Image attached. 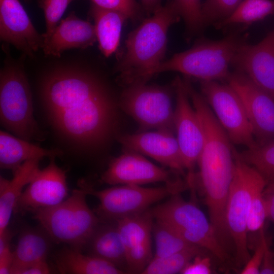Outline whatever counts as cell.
<instances>
[{"label": "cell", "mask_w": 274, "mask_h": 274, "mask_svg": "<svg viewBox=\"0 0 274 274\" xmlns=\"http://www.w3.org/2000/svg\"><path fill=\"white\" fill-rule=\"evenodd\" d=\"M187 90L204 134L203 146L197 161L200 183L210 221L219 243L226 246L230 241L225 211L234 173V147L203 96L190 84Z\"/></svg>", "instance_id": "cell-2"}, {"label": "cell", "mask_w": 274, "mask_h": 274, "mask_svg": "<svg viewBox=\"0 0 274 274\" xmlns=\"http://www.w3.org/2000/svg\"><path fill=\"white\" fill-rule=\"evenodd\" d=\"M244 43L237 34L217 41L199 42L190 49L162 61L154 71L157 73L175 71L200 81L227 80L229 66Z\"/></svg>", "instance_id": "cell-6"}, {"label": "cell", "mask_w": 274, "mask_h": 274, "mask_svg": "<svg viewBox=\"0 0 274 274\" xmlns=\"http://www.w3.org/2000/svg\"><path fill=\"white\" fill-rule=\"evenodd\" d=\"M274 192V182L268 184L265 187L263 193L264 194L270 193Z\"/></svg>", "instance_id": "cell-45"}, {"label": "cell", "mask_w": 274, "mask_h": 274, "mask_svg": "<svg viewBox=\"0 0 274 274\" xmlns=\"http://www.w3.org/2000/svg\"><path fill=\"white\" fill-rule=\"evenodd\" d=\"M41 94L52 126L75 145L98 148L114 134L116 104L105 84L90 72L71 67L55 68L44 78Z\"/></svg>", "instance_id": "cell-1"}, {"label": "cell", "mask_w": 274, "mask_h": 274, "mask_svg": "<svg viewBox=\"0 0 274 274\" xmlns=\"http://www.w3.org/2000/svg\"><path fill=\"white\" fill-rule=\"evenodd\" d=\"M90 1L99 7L120 12L133 21L140 20L143 16V9L135 0Z\"/></svg>", "instance_id": "cell-36"}, {"label": "cell", "mask_w": 274, "mask_h": 274, "mask_svg": "<svg viewBox=\"0 0 274 274\" xmlns=\"http://www.w3.org/2000/svg\"><path fill=\"white\" fill-rule=\"evenodd\" d=\"M88 195L99 202L95 212L100 220L115 221L143 212L153 203L168 195L179 193L177 189L164 187L146 188L136 185L115 186L100 190L93 189L84 182Z\"/></svg>", "instance_id": "cell-10"}, {"label": "cell", "mask_w": 274, "mask_h": 274, "mask_svg": "<svg viewBox=\"0 0 274 274\" xmlns=\"http://www.w3.org/2000/svg\"><path fill=\"white\" fill-rule=\"evenodd\" d=\"M232 63L274 98V30L256 45L242 44Z\"/></svg>", "instance_id": "cell-18"}, {"label": "cell", "mask_w": 274, "mask_h": 274, "mask_svg": "<svg viewBox=\"0 0 274 274\" xmlns=\"http://www.w3.org/2000/svg\"><path fill=\"white\" fill-rule=\"evenodd\" d=\"M174 133L167 129L140 131L122 135L119 141L126 149L149 156L185 176L186 170Z\"/></svg>", "instance_id": "cell-17"}, {"label": "cell", "mask_w": 274, "mask_h": 274, "mask_svg": "<svg viewBox=\"0 0 274 274\" xmlns=\"http://www.w3.org/2000/svg\"><path fill=\"white\" fill-rule=\"evenodd\" d=\"M213 273L211 259L203 253L197 255L182 269V274H211Z\"/></svg>", "instance_id": "cell-38"}, {"label": "cell", "mask_w": 274, "mask_h": 274, "mask_svg": "<svg viewBox=\"0 0 274 274\" xmlns=\"http://www.w3.org/2000/svg\"><path fill=\"white\" fill-rule=\"evenodd\" d=\"M100 222L85 249L88 254L106 261L126 273V250L116 223Z\"/></svg>", "instance_id": "cell-21"}, {"label": "cell", "mask_w": 274, "mask_h": 274, "mask_svg": "<svg viewBox=\"0 0 274 274\" xmlns=\"http://www.w3.org/2000/svg\"><path fill=\"white\" fill-rule=\"evenodd\" d=\"M25 1H28V0H25Z\"/></svg>", "instance_id": "cell-46"}, {"label": "cell", "mask_w": 274, "mask_h": 274, "mask_svg": "<svg viewBox=\"0 0 274 274\" xmlns=\"http://www.w3.org/2000/svg\"><path fill=\"white\" fill-rule=\"evenodd\" d=\"M153 219L150 211L147 210L115 221L126 251L151 239Z\"/></svg>", "instance_id": "cell-26"}, {"label": "cell", "mask_w": 274, "mask_h": 274, "mask_svg": "<svg viewBox=\"0 0 274 274\" xmlns=\"http://www.w3.org/2000/svg\"><path fill=\"white\" fill-rule=\"evenodd\" d=\"M0 38L31 58L44 44L19 0H0Z\"/></svg>", "instance_id": "cell-16"}, {"label": "cell", "mask_w": 274, "mask_h": 274, "mask_svg": "<svg viewBox=\"0 0 274 274\" xmlns=\"http://www.w3.org/2000/svg\"><path fill=\"white\" fill-rule=\"evenodd\" d=\"M153 258L151 239L132 247L126 251V272L142 273Z\"/></svg>", "instance_id": "cell-33"}, {"label": "cell", "mask_w": 274, "mask_h": 274, "mask_svg": "<svg viewBox=\"0 0 274 274\" xmlns=\"http://www.w3.org/2000/svg\"><path fill=\"white\" fill-rule=\"evenodd\" d=\"M227 80L244 104L258 145L274 140V98L240 72Z\"/></svg>", "instance_id": "cell-14"}, {"label": "cell", "mask_w": 274, "mask_h": 274, "mask_svg": "<svg viewBox=\"0 0 274 274\" xmlns=\"http://www.w3.org/2000/svg\"><path fill=\"white\" fill-rule=\"evenodd\" d=\"M119 105L136 122L140 131L156 129L175 133L169 88L146 83L125 87Z\"/></svg>", "instance_id": "cell-9"}, {"label": "cell", "mask_w": 274, "mask_h": 274, "mask_svg": "<svg viewBox=\"0 0 274 274\" xmlns=\"http://www.w3.org/2000/svg\"><path fill=\"white\" fill-rule=\"evenodd\" d=\"M174 85L176 93L175 132L187 172V182L193 188L195 179L194 170L203 148L204 134L197 112L190 103L185 80L177 77Z\"/></svg>", "instance_id": "cell-12"}, {"label": "cell", "mask_w": 274, "mask_h": 274, "mask_svg": "<svg viewBox=\"0 0 274 274\" xmlns=\"http://www.w3.org/2000/svg\"><path fill=\"white\" fill-rule=\"evenodd\" d=\"M79 186L60 203L39 210L33 214L53 241L82 251L100 220L87 203L84 183H80Z\"/></svg>", "instance_id": "cell-4"}, {"label": "cell", "mask_w": 274, "mask_h": 274, "mask_svg": "<svg viewBox=\"0 0 274 274\" xmlns=\"http://www.w3.org/2000/svg\"><path fill=\"white\" fill-rule=\"evenodd\" d=\"M74 0H38L43 10L46 31L43 33L44 43L51 36L69 4Z\"/></svg>", "instance_id": "cell-34"}, {"label": "cell", "mask_w": 274, "mask_h": 274, "mask_svg": "<svg viewBox=\"0 0 274 274\" xmlns=\"http://www.w3.org/2000/svg\"><path fill=\"white\" fill-rule=\"evenodd\" d=\"M52 241L41 228H27L20 233L13 252V261L10 274H15L20 269L46 260Z\"/></svg>", "instance_id": "cell-24"}, {"label": "cell", "mask_w": 274, "mask_h": 274, "mask_svg": "<svg viewBox=\"0 0 274 274\" xmlns=\"http://www.w3.org/2000/svg\"><path fill=\"white\" fill-rule=\"evenodd\" d=\"M96 41L94 25L71 13L59 21L42 49L47 56L60 57L67 50L85 49Z\"/></svg>", "instance_id": "cell-19"}, {"label": "cell", "mask_w": 274, "mask_h": 274, "mask_svg": "<svg viewBox=\"0 0 274 274\" xmlns=\"http://www.w3.org/2000/svg\"><path fill=\"white\" fill-rule=\"evenodd\" d=\"M181 17L175 0H168L129 34L116 66L124 87L146 83L153 76L164 60L168 29Z\"/></svg>", "instance_id": "cell-3"}, {"label": "cell", "mask_w": 274, "mask_h": 274, "mask_svg": "<svg viewBox=\"0 0 274 274\" xmlns=\"http://www.w3.org/2000/svg\"><path fill=\"white\" fill-rule=\"evenodd\" d=\"M266 219L274 224V192L264 194Z\"/></svg>", "instance_id": "cell-42"}, {"label": "cell", "mask_w": 274, "mask_h": 274, "mask_svg": "<svg viewBox=\"0 0 274 274\" xmlns=\"http://www.w3.org/2000/svg\"><path fill=\"white\" fill-rule=\"evenodd\" d=\"M152 230L155 242L153 257L169 255L195 245L184 239L169 225L162 221L156 220Z\"/></svg>", "instance_id": "cell-31"}, {"label": "cell", "mask_w": 274, "mask_h": 274, "mask_svg": "<svg viewBox=\"0 0 274 274\" xmlns=\"http://www.w3.org/2000/svg\"><path fill=\"white\" fill-rule=\"evenodd\" d=\"M260 273L274 274V252L270 249L268 242L265 247Z\"/></svg>", "instance_id": "cell-40"}, {"label": "cell", "mask_w": 274, "mask_h": 274, "mask_svg": "<svg viewBox=\"0 0 274 274\" xmlns=\"http://www.w3.org/2000/svg\"><path fill=\"white\" fill-rule=\"evenodd\" d=\"M274 14V0H242L227 18L215 23L218 28L233 24H251Z\"/></svg>", "instance_id": "cell-28"}, {"label": "cell", "mask_w": 274, "mask_h": 274, "mask_svg": "<svg viewBox=\"0 0 274 274\" xmlns=\"http://www.w3.org/2000/svg\"><path fill=\"white\" fill-rule=\"evenodd\" d=\"M267 184L263 181L254 190L250 201L247 219V244L250 250H254L264 232L266 219L264 190Z\"/></svg>", "instance_id": "cell-27"}, {"label": "cell", "mask_w": 274, "mask_h": 274, "mask_svg": "<svg viewBox=\"0 0 274 274\" xmlns=\"http://www.w3.org/2000/svg\"><path fill=\"white\" fill-rule=\"evenodd\" d=\"M143 11L149 16L161 6L162 0H141Z\"/></svg>", "instance_id": "cell-43"}, {"label": "cell", "mask_w": 274, "mask_h": 274, "mask_svg": "<svg viewBox=\"0 0 274 274\" xmlns=\"http://www.w3.org/2000/svg\"><path fill=\"white\" fill-rule=\"evenodd\" d=\"M206 250L202 248L194 245L169 255L161 257H153L142 273H180L182 269L195 256L203 253Z\"/></svg>", "instance_id": "cell-29"}, {"label": "cell", "mask_w": 274, "mask_h": 274, "mask_svg": "<svg viewBox=\"0 0 274 274\" xmlns=\"http://www.w3.org/2000/svg\"><path fill=\"white\" fill-rule=\"evenodd\" d=\"M13 261V252L9 247L0 252V274H10Z\"/></svg>", "instance_id": "cell-41"}, {"label": "cell", "mask_w": 274, "mask_h": 274, "mask_svg": "<svg viewBox=\"0 0 274 274\" xmlns=\"http://www.w3.org/2000/svg\"><path fill=\"white\" fill-rule=\"evenodd\" d=\"M234 169L226 206L227 229L234 249V261L244 266L251 255L247 244V224L252 193L256 187L265 181L253 167L243 161L233 148Z\"/></svg>", "instance_id": "cell-7"}, {"label": "cell", "mask_w": 274, "mask_h": 274, "mask_svg": "<svg viewBox=\"0 0 274 274\" xmlns=\"http://www.w3.org/2000/svg\"><path fill=\"white\" fill-rule=\"evenodd\" d=\"M55 265L62 274H122L113 264L71 247L64 248L55 255Z\"/></svg>", "instance_id": "cell-25"}, {"label": "cell", "mask_w": 274, "mask_h": 274, "mask_svg": "<svg viewBox=\"0 0 274 274\" xmlns=\"http://www.w3.org/2000/svg\"><path fill=\"white\" fill-rule=\"evenodd\" d=\"M150 211L155 219L169 225L190 243L210 252L221 261L228 259L210 221L194 202L186 201L176 193Z\"/></svg>", "instance_id": "cell-8"}, {"label": "cell", "mask_w": 274, "mask_h": 274, "mask_svg": "<svg viewBox=\"0 0 274 274\" xmlns=\"http://www.w3.org/2000/svg\"><path fill=\"white\" fill-rule=\"evenodd\" d=\"M202 95L231 142L253 149L258 145L244 104L228 84L217 81H200Z\"/></svg>", "instance_id": "cell-11"}, {"label": "cell", "mask_w": 274, "mask_h": 274, "mask_svg": "<svg viewBox=\"0 0 274 274\" xmlns=\"http://www.w3.org/2000/svg\"><path fill=\"white\" fill-rule=\"evenodd\" d=\"M179 174L159 167L135 151L127 150L113 159L101 177L110 185H136L164 182L179 191L185 187Z\"/></svg>", "instance_id": "cell-13"}, {"label": "cell", "mask_w": 274, "mask_h": 274, "mask_svg": "<svg viewBox=\"0 0 274 274\" xmlns=\"http://www.w3.org/2000/svg\"><path fill=\"white\" fill-rule=\"evenodd\" d=\"M89 14L94 26L100 51L109 57L118 47L121 30L128 18L122 13L99 7L91 4Z\"/></svg>", "instance_id": "cell-23"}, {"label": "cell", "mask_w": 274, "mask_h": 274, "mask_svg": "<svg viewBox=\"0 0 274 274\" xmlns=\"http://www.w3.org/2000/svg\"><path fill=\"white\" fill-rule=\"evenodd\" d=\"M13 234L8 228L0 233V252L10 247V241Z\"/></svg>", "instance_id": "cell-44"}, {"label": "cell", "mask_w": 274, "mask_h": 274, "mask_svg": "<svg viewBox=\"0 0 274 274\" xmlns=\"http://www.w3.org/2000/svg\"><path fill=\"white\" fill-rule=\"evenodd\" d=\"M41 159L27 160L14 171L11 180L0 179V233L7 228L24 189L39 169Z\"/></svg>", "instance_id": "cell-20"}, {"label": "cell", "mask_w": 274, "mask_h": 274, "mask_svg": "<svg viewBox=\"0 0 274 274\" xmlns=\"http://www.w3.org/2000/svg\"><path fill=\"white\" fill-rule=\"evenodd\" d=\"M22 63L9 57L1 71V122L19 138L42 140L43 135L33 115L31 91Z\"/></svg>", "instance_id": "cell-5"}, {"label": "cell", "mask_w": 274, "mask_h": 274, "mask_svg": "<svg viewBox=\"0 0 274 274\" xmlns=\"http://www.w3.org/2000/svg\"><path fill=\"white\" fill-rule=\"evenodd\" d=\"M264 232L262 233L261 238L255 247L254 253L244 266L241 271V274H259L262 264L265 247L267 243Z\"/></svg>", "instance_id": "cell-37"}, {"label": "cell", "mask_w": 274, "mask_h": 274, "mask_svg": "<svg viewBox=\"0 0 274 274\" xmlns=\"http://www.w3.org/2000/svg\"><path fill=\"white\" fill-rule=\"evenodd\" d=\"M239 156L263 176L267 185L274 182V140L247 149Z\"/></svg>", "instance_id": "cell-30"}, {"label": "cell", "mask_w": 274, "mask_h": 274, "mask_svg": "<svg viewBox=\"0 0 274 274\" xmlns=\"http://www.w3.org/2000/svg\"><path fill=\"white\" fill-rule=\"evenodd\" d=\"M175 1L187 29L192 32L199 30L204 25L200 0H175Z\"/></svg>", "instance_id": "cell-35"}, {"label": "cell", "mask_w": 274, "mask_h": 274, "mask_svg": "<svg viewBox=\"0 0 274 274\" xmlns=\"http://www.w3.org/2000/svg\"><path fill=\"white\" fill-rule=\"evenodd\" d=\"M55 157L49 158V163L39 169L24 189L15 212H32L56 206L68 196V189L65 171L55 162Z\"/></svg>", "instance_id": "cell-15"}, {"label": "cell", "mask_w": 274, "mask_h": 274, "mask_svg": "<svg viewBox=\"0 0 274 274\" xmlns=\"http://www.w3.org/2000/svg\"><path fill=\"white\" fill-rule=\"evenodd\" d=\"M50 272L47 261L44 260L25 266L17 271L15 274H48Z\"/></svg>", "instance_id": "cell-39"}, {"label": "cell", "mask_w": 274, "mask_h": 274, "mask_svg": "<svg viewBox=\"0 0 274 274\" xmlns=\"http://www.w3.org/2000/svg\"><path fill=\"white\" fill-rule=\"evenodd\" d=\"M242 0H206L201 5L204 24L217 23L229 16Z\"/></svg>", "instance_id": "cell-32"}, {"label": "cell", "mask_w": 274, "mask_h": 274, "mask_svg": "<svg viewBox=\"0 0 274 274\" xmlns=\"http://www.w3.org/2000/svg\"><path fill=\"white\" fill-rule=\"evenodd\" d=\"M57 149H46L4 131L0 132L1 168L13 172L24 162L45 157H56L62 154Z\"/></svg>", "instance_id": "cell-22"}]
</instances>
